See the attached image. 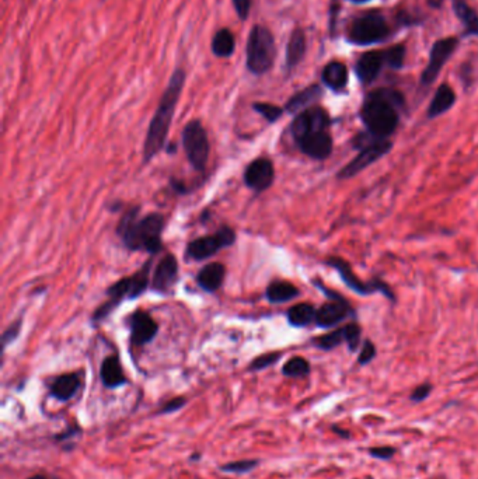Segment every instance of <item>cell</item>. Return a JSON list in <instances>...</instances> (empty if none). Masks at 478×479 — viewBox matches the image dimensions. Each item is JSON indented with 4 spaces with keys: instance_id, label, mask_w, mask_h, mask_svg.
I'll use <instances>...</instances> for the list:
<instances>
[{
    "instance_id": "11",
    "label": "cell",
    "mask_w": 478,
    "mask_h": 479,
    "mask_svg": "<svg viewBox=\"0 0 478 479\" xmlns=\"http://www.w3.org/2000/svg\"><path fill=\"white\" fill-rule=\"evenodd\" d=\"M392 142L389 139L379 140L372 143L371 146H366L361 149L357 157H354L345 167H343L338 173L340 180H348L355 175H358L361 171L376 163L379 158H382L385 154H387L392 149Z\"/></svg>"
},
{
    "instance_id": "10",
    "label": "cell",
    "mask_w": 478,
    "mask_h": 479,
    "mask_svg": "<svg viewBox=\"0 0 478 479\" xmlns=\"http://www.w3.org/2000/svg\"><path fill=\"white\" fill-rule=\"evenodd\" d=\"M459 45V39L456 36H446L438 39L430 53V60L421 74L423 86H431L439 76L444 66L448 63L453 52Z\"/></svg>"
},
{
    "instance_id": "3",
    "label": "cell",
    "mask_w": 478,
    "mask_h": 479,
    "mask_svg": "<svg viewBox=\"0 0 478 479\" xmlns=\"http://www.w3.org/2000/svg\"><path fill=\"white\" fill-rule=\"evenodd\" d=\"M164 217L159 213H149L139 217V208H132L124 215L118 224V234L132 251L157 252L161 248V233Z\"/></svg>"
},
{
    "instance_id": "45",
    "label": "cell",
    "mask_w": 478,
    "mask_h": 479,
    "mask_svg": "<svg viewBox=\"0 0 478 479\" xmlns=\"http://www.w3.org/2000/svg\"><path fill=\"white\" fill-rule=\"evenodd\" d=\"M27 479H48L44 474H36V475H32V477H29V478Z\"/></svg>"
},
{
    "instance_id": "23",
    "label": "cell",
    "mask_w": 478,
    "mask_h": 479,
    "mask_svg": "<svg viewBox=\"0 0 478 479\" xmlns=\"http://www.w3.org/2000/svg\"><path fill=\"white\" fill-rule=\"evenodd\" d=\"M100 376H101V382L104 387L107 389H117L126 383L125 375L122 372V366L119 363V359L115 355L108 356L102 360Z\"/></svg>"
},
{
    "instance_id": "5",
    "label": "cell",
    "mask_w": 478,
    "mask_h": 479,
    "mask_svg": "<svg viewBox=\"0 0 478 479\" xmlns=\"http://www.w3.org/2000/svg\"><path fill=\"white\" fill-rule=\"evenodd\" d=\"M392 27L380 10H369L358 17L350 25L348 41L354 45H372L390 38Z\"/></svg>"
},
{
    "instance_id": "1",
    "label": "cell",
    "mask_w": 478,
    "mask_h": 479,
    "mask_svg": "<svg viewBox=\"0 0 478 479\" xmlns=\"http://www.w3.org/2000/svg\"><path fill=\"white\" fill-rule=\"evenodd\" d=\"M403 107L404 97L400 91L382 87L366 95L361 108V119L371 135L385 140L396 132Z\"/></svg>"
},
{
    "instance_id": "40",
    "label": "cell",
    "mask_w": 478,
    "mask_h": 479,
    "mask_svg": "<svg viewBox=\"0 0 478 479\" xmlns=\"http://www.w3.org/2000/svg\"><path fill=\"white\" fill-rule=\"evenodd\" d=\"M251 1L253 0H232L234 11L237 14V17L241 21H246L250 15V10H251Z\"/></svg>"
},
{
    "instance_id": "20",
    "label": "cell",
    "mask_w": 478,
    "mask_h": 479,
    "mask_svg": "<svg viewBox=\"0 0 478 479\" xmlns=\"http://www.w3.org/2000/svg\"><path fill=\"white\" fill-rule=\"evenodd\" d=\"M321 80L333 91H336V93L344 91L347 88V84L350 80V73H348L347 65L343 62H338V60L328 62L321 72Z\"/></svg>"
},
{
    "instance_id": "39",
    "label": "cell",
    "mask_w": 478,
    "mask_h": 479,
    "mask_svg": "<svg viewBox=\"0 0 478 479\" xmlns=\"http://www.w3.org/2000/svg\"><path fill=\"white\" fill-rule=\"evenodd\" d=\"M431 393H432V386L425 383V384H421V386L414 389V391L410 396V400L413 403H423L431 396Z\"/></svg>"
},
{
    "instance_id": "27",
    "label": "cell",
    "mask_w": 478,
    "mask_h": 479,
    "mask_svg": "<svg viewBox=\"0 0 478 479\" xmlns=\"http://www.w3.org/2000/svg\"><path fill=\"white\" fill-rule=\"evenodd\" d=\"M236 41L234 35L229 28H220L215 32L212 38L211 49L215 56L218 58H230L234 52Z\"/></svg>"
},
{
    "instance_id": "22",
    "label": "cell",
    "mask_w": 478,
    "mask_h": 479,
    "mask_svg": "<svg viewBox=\"0 0 478 479\" xmlns=\"http://www.w3.org/2000/svg\"><path fill=\"white\" fill-rule=\"evenodd\" d=\"M79 387H80L79 376L76 373H69V375H62V376L56 377L51 383L49 390H51V394L58 401L66 403L76 396Z\"/></svg>"
},
{
    "instance_id": "12",
    "label": "cell",
    "mask_w": 478,
    "mask_h": 479,
    "mask_svg": "<svg viewBox=\"0 0 478 479\" xmlns=\"http://www.w3.org/2000/svg\"><path fill=\"white\" fill-rule=\"evenodd\" d=\"M330 125L331 119L328 112L319 105H313L296 115L291 125V130L295 140H299L306 135L328 130Z\"/></svg>"
},
{
    "instance_id": "33",
    "label": "cell",
    "mask_w": 478,
    "mask_h": 479,
    "mask_svg": "<svg viewBox=\"0 0 478 479\" xmlns=\"http://www.w3.org/2000/svg\"><path fill=\"white\" fill-rule=\"evenodd\" d=\"M253 108H254V111L261 114L268 122L278 121L284 114V109L281 107L270 104V102H254Z\"/></svg>"
},
{
    "instance_id": "35",
    "label": "cell",
    "mask_w": 478,
    "mask_h": 479,
    "mask_svg": "<svg viewBox=\"0 0 478 479\" xmlns=\"http://www.w3.org/2000/svg\"><path fill=\"white\" fill-rule=\"evenodd\" d=\"M281 353L279 352H274V353H265L258 356L257 359H254L250 365V370L255 372V370H263L265 367H270L272 365H275L279 359H281Z\"/></svg>"
},
{
    "instance_id": "44",
    "label": "cell",
    "mask_w": 478,
    "mask_h": 479,
    "mask_svg": "<svg viewBox=\"0 0 478 479\" xmlns=\"http://www.w3.org/2000/svg\"><path fill=\"white\" fill-rule=\"evenodd\" d=\"M430 1V4L432 6V7H435V8H439L441 6H442V3H444V0H428Z\"/></svg>"
},
{
    "instance_id": "32",
    "label": "cell",
    "mask_w": 478,
    "mask_h": 479,
    "mask_svg": "<svg viewBox=\"0 0 478 479\" xmlns=\"http://www.w3.org/2000/svg\"><path fill=\"white\" fill-rule=\"evenodd\" d=\"M406 53H407V48L403 43H399L386 49L385 50L386 65L392 69H401L406 60Z\"/></svg>"
},
{
    "instance_id": "28",
    "label": "cell",
    "mask_w": 478,
    "mask_h": 479,
    "mask_svg": "<svg viewBox=\"0 0 478 479\" xmlns=\"http://www.w3.org/2000/svg\"><path fill=\"white\" fill-rule=\"evenodd\" d=\"M267 299L271 303H286L299 295V289L289 282H274L267 289Z\"/></svg>"
},
{
    "instance_id": "29",
    "label": "cell",
    "mask_w": 478,
    "mask_h": 479,
    "mask_svg": "<svg viewBox=\"0 0 478 479\" xmlns=\"http://www.w3.org/2000/svg\"><path fill=\"white\" fill-rule=\"evenodd\" d=\"M316 313L317 310H314L312 304L300 303V304L293 306L288 311V321L293 327H306L312 324L313 321H316Z\"/></svg>"
},
{
    "instance_id": "46",
    "label": "cell",
    "mask_w": 478,
    "mask_h": 479,
    "mask_svg": "<svg viewBox=\"0 0 478 479\" xmlns=\"http://www.w3.org/2000/svg\"><path fill=\"white\" fill-rule=\"evenodd\" d=\"M350 1H354V3H365V1H369V0H350Z\"/></svg>"
},
{
    "instance_id": "8",
    "label": "cell",
    "mask_w": 478,
    "mask_h": 479,
    "mask_svg": "<svg viewBox=\"0 0 478 479\" xmlns=\"http://www.w3.org/2000/svg\"><path fill=\"white\" fill-rule=\"evenodd\" d=\"M327 264L333 268H336L341 276V279L345 282V285L352 289L354 292L362 295V296H368V295H372V293H376V292H380L383 293L387 299L390 300H396L393 292L390 290V288L379 281V279H373V281H369V282H364L362 279H359L355 272L352 271V268L350 267V264L343 259V258H338V257H331L327 259Z\"/></svg>"
},
{
    "instance_id": "13",
    "label": "cell",
    "mask_w": 478,
    "mask_h": 479,
    "mask_svg": "<svg viewBox=\"0 0 478 479\" xmlns=\"http://www.w3.org/2000/svg\"><path fill=\"white\" fill-rule=\"evenodd\" d=\"M317 286L330 297V302L323 304L316 313V324L319 327L333 328L341 321H344L350 314H352V309L344 297L328 290L321 283H319Z\"/></svg>"
},
{
    "instance_id": "24",
    "label": "cell",
    "mask_w": 478,
    "mask_h": 479,
    "mask_svg": "<svg viewBox=\"0 0 478 479\" xmlns=\"http://www.w3.org/2000/svg\"><path fill=\"white\" fill-rule=\"evenodd\" d=\"M455 102H456V94L453 88L446 83L441 84L428 107V116L437 118L448 112L455 105Z\"/></svg>"
},
{
    "instance_id": "16",
    "label": "cell",
    "mask_w": 478,
    "mask_h": 479,
    "mask_svg": "<svg viewBox=\"0 0 478 479\" xmlns=\"http://www.w3.org/2000/svg\"><path fill=\"white\" fill-rule=\"evenodd\" d=\"M302 153L314 160H326L333 151V137L328 130L314 132L296 140Z\"/></svg>"
},
{
    "instance_id": "18",
    "label": "cell",
    "mask_w": 478,
    "mask_h": 479,
    "mask_svg": "<svg viewBox=\"0 0 478 479\" xmlns=\"http://www.w3.org/2000/svg\"><path fill=\"white\" fill-rule=\"evenodd\" d=\"M178 278V262L174 255L167 254L160 259L154 275H153V289L166 293L168 292Z\"/></svg>"
},
{
    "instance_id": "14",
    "label": "cell",
    "mask_w": 478,
    "mask_h": 479,
    "mask_svg": "<svg viewBox=\"0 0 478 479\" xmlns=\"http://www.w3.org/2000/svg\"><path fill=\"white\" fill-rule=\"evenodd\" d=\"M275 178L274 164L268 158H255L248 164L244 171V182L248 188L255 192H263L268 189Z\"/></svg>"
},
{
    "instance_id": "36",
    "label": "cell",
    "mask_w": 478,
    "mask_h": 479,
    "mask_svg": "<svg viewBox=\"0 0 478 479\" xmlns=\"http://www.w3.org/2000/svg\"><path fill=\"white\" fill-rule=\"evenodd\" d=\"M361 342V327L355 323L347 325V345L351 352H355Z\"/></svg>"
},
{
    "instance_id": "38",
    "label": "cell",
    "mask_w": 478,
    "mask_h": 479,
    "mask_svg": "<svg viewBox=\"0 0 478 479\" xmlns=\"http://www.w3.org/2000/svg\"><path fill=\"white\" fill-rule=\"evenodd\" d=\"M376 356V348L375 345L372 344V341H366L364 348H362V352L359 353V358H358V363L359 365H368L371 363Z\"/></svg>"
},
{
    "instance_id": "26",
    "label": "cell",
    "mask_w": 478,
    "mask_h": 479,
    "mask_svg": "<svg viewBox=\"0 0 478 479\" xmlns=\"http://www.w3.org/2000/svg\"><path fill=\"white\" fill-rule=\"evenodd\" d=\"M453 10L465 27V35H478V13L467 0H453Z\"/></svg>"
},
{
    "instance_id": "42",
    "label": "cell",
    "mask_w": 478,
    "mask_h": 479,
    "mask_svg": "<svg viewBox=\"0 0 478 479\" xmlns=\"http://www.w3.org/2000/svg\"><path fill=\"white\" fill-rule=\"evenodd\" d=\"M20 327H21V320H18V321H15L11 327H8L6 331H4V334H3V346L6 348L10 342H13L15 338H17V335L20 334Z\"/></svg>"
},
{
    "instance_id": "19",
    "label": "cell",
    "mask_w": 478,
    "mask_h": 479,
    "mask_svg": "<svg viewBox=\"0 0 478 479\" xmlns=\"http://www.w3.org/2000/svg\"><path fill=\"white\" fill-rule=\"evenodd\" d=\"M323 97V88L319 84H312L302 91L292 95L285 104V111L289 114H300L302 111L313 107Z\"/></svg>"
},
{
    "instance_id": "41",
    "label": "cell",
    "mask_w": 478,
    "mask_h": 479,
    "mask_svg": "<svg viewBox=\"0 0 478 479\" xmlns=\"http://www.w3.org/2000/svg\"><path fill=\"white\" fill-rule=\"evenodd\" d=\"M185 404H187V400L184 397L173 398L163 405V408L159 411V414H173L175 411H180Z\"/></svg>"
},
{
    "instance_id": "15",
    "label": "cell",
    "mask_w": 478,
    "mask_h": 479,
    "mask_svg": "<svg viewBox=\"0 0 478 479\" xmlns=\"http://www.w3.org/2000/svg\"><path fill=\"white\" fill-rule=\"evenodd\" d=\"M386 65L385 50H368L362 53L355 63V73L359 81L365 86L372 84Z\"/></svg>"
},
{
    "instance_id": "2",
    "label": "cell",
    "mask_w": 478,
    "mask_h": 479,
    "mask_svg": "<svg viewBox=\"0 0 478 479\" xmlns=\"http://www.w3.org/2000/svg\"><path fill=\"white\" fill-rule=\"evenodd\" d=\"M187 80V73L182 67H177L170 81L159 101V105L156 108V112L150 121L145 144H143V161H150L163 147L167 139V133L170 130L177 104L180 101L181 93L184 90Z\"/></svg>"
},
{
    "instance_id": "6",
    "label": "cell",
    "mask_w": 478,
    "mask_h": 479,
    "mask_svg": "<svg viewBox=\"0 0 478 479\" xmlns=\"http://www.w3.org/2000/svg\"><path fill=\"white\" fill-rule=\"evenodd\" d=\"M149 272H150V261H147V264H145L142 267L140 271H138L133 276L129 278H124L118 282H115L114 285H111L107 289V295L109 297V300L102 304L93 316L94 321L102 320L104 317H107L122 300L125 299H135L138 296H140L149 283Z\"/></svg>"
},
{
    "instance_id": "7",
    "label": "cell",
    "mask_w": 478,
    "mask_h": 479,
    "mask_svg": "<svg viewBox=\"0 0 478 479\" xmlns=\"http://www.w3.org/2000/svg\"><path fill=\"white\" fill-rule=\"evenodd\" d=\"M182 146L190 164L204 171L209 158V140L205 128L198 119L190 121L182 130Z\"/></svg>"
},
{
    "instance_id": "9",
    "label": "cell",
    "mask_w": 478,
    "mask_h": 479,
    "mask_svg": "<svg viewBox=\"0 0 478 479\" xmlns=\"http://www.w3.org/2000/svg\"><path fill=\"white\" fill-rule=\"evenodd\" d=\"M236 241V234L229 227H222L211 236L199 237L191 241L187 247V255L195 261H204L215 255L219 250L230 247Z\"/></svg>"
},
{
    "instance_id": "34",
    "label": "cell",
    "mask_w": 478,
    "mask_h": 479,
    "mask_svg": "<svg viewBox=\"0 0 478 479\" xmlns=\"http://www.w3.org/2000/svg\"><path fill=\"white\" fill-rule=\"evenodd\" d=\"M258 464L260 463L257 460H240V461L225 464L220 467V470L225 473H232V474H247L253 471Z\"/></svg>"
},
{
    "instance_id": "4",
    "label": "cell",
    "mask_w": 478,
    "mask_h": 479,
    "mask_svg": "<svg viewBox=\"0 0 478 479\" xmlns=\"http://www.w3.org/2000/svg\"><path fill=\"white\" fill-rule=\"evenodd\" d=\"M277 59V43L274 34L263 24L250 29L246 46V67L255 76L270 72Z\"/></svg>"
},
{
    "instance_id": "30",
    "label": "cell",
    "mask_w": 478,
    "mask_h": 479,
    "mask_svg": "<svg viewBox=\"0 0 478 479\" xmlns=\"http://www.w3.org/2000/svg\"><path fill=\"white\" fill-rule=\"evenodd\" d=\"M343 342L347 344V325L343 328H338L336 331H331L326 335H321L313 341V344L323 351H331L337 346H340Z\"/></svg>"
},
{
    "instance_id": "43",
    "label": "cell",
    "mask_w": 478,
    "mask_h": 479,
    "mask_svg": "<svg viewBox=\"0 0 478 479\" xmlns=\"http://www.w3.org/2000/svg\"><path fill=\"white\" fill-rule=\"evenodd\" d=\"M333 431L336 432V433H338L341 438H345V439H350V433L347 432V431H341V429H338L337 426H334L333 428Z\"/></svg>"
},
{
    "instance_id": "31",
    "label": "cell",
    "mask_w": 478,
    "mask_h": 479,
    "mask_svg": "<svg viewBox=\"0 0 478 479\" xmlns=\"http://www.w3.org/2000/svg\"><path fill=\"white\" fill-rule=\"evenodd\" d=\"M282 373L284 376L293 377V379L306 377L310 373V363L305 358H300V356L292 358L282 367Z\"/></svg>"
},
{
    "instance_id": "25",
    "label": "cell",
    "mask_w": 478,
    "mask_h": 479,
    "mask_svg": "<svg viewBox=\"0 0 478 479\" xmlns=\"http://www.w3.org/2000/svg\"><path fill=\"white\" fill-rule=\"evenodd\" d=\"M223 279H225V267L219 262L208 264L199 271L197 276L198 285L206 292L218 290L222 286Z\"/></svg>"
},
{
    "instance_id": "17",
    "label": "cell",
    "mask_w": 478,
    "mask_h": 479,
    "mask_svg": "<svg viewBox=\"0 0 478 479\" xmlns=\"http://www.w3.org/2000/svg\"><path fill=\"white\" fill-rule=\"evenodd\" d=\"M156 321L145 311H136L131 318V339L135 346L149 344L157 334Z\"/></svg>"
},
{
    "instance_id": "37",
    "label": "cell",
    "mask_w": 478,
    "mask_h": 479,
    "mask_svg": "<svg viewBox=\"0 0 478 479\" xmlns=\"http://www.w3.org/2000/svg\"><path fill=\"white\" fill-rule=\"evenodd\" d=\"M396 453H397V450L392 446H382V447L369 449V454L378 460H390L394 457Z\"/></svg>"
},
{
    "instance_id": "21",
    "label": "cell",
    "mask_w": 478,
    "mask_h": 479,
    "mask_svg": "<svg viewBox=\"0 0 478 479\" xmlns=\"http://www.w3.org/2000/svg\"><path fill=\"white\" fill-rule=\"evenodd\" d=\"M307 49V39L306 34L302 28H295L289 36L286 45V67L293 69L296 67L305 58Z\"/></svg>"
}]
</instances>
